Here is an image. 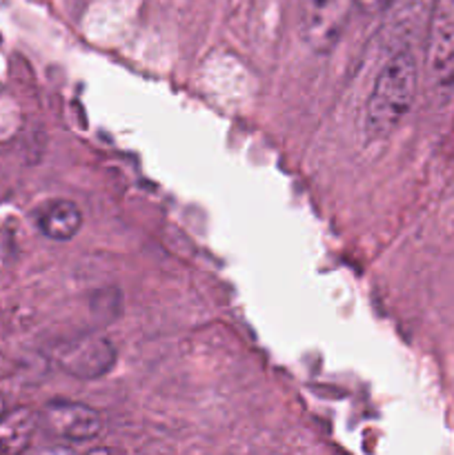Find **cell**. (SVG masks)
Returning <instances> with one entry per match:
<instances>
[{"label":"cell","mask_w":454,"mask_h":455,"mask_svg":"<svg viewBox=\"0 0 454 455\" xmlns=\"http://www.w3.org/2000/svg\"><path fill=\"white\" fill-rule=\"evenodd\" d=\"M116 349L105 338H83L69 349L62 351L61 367L76 378H101L114 367Z\"/></svg>","instance_id":"obj_5"},{"label":"cell","mask_w":454,"mask_h":455,"mask_svg":"<svg viewBox=\"0 0 454 455\" xmlns=\"http://www.w3.org/2000/svg\"><path fill=\"white\" fill-rule=\"evenodd\" d=\"M427 71L443 92H454V0H434L427 25Z\"/></svg>","instance_id":"obj_3"},{"label":"cell","mask_w":454,"mask_h":455,"mask_svg":"<svg viewBox=\"0 0 454 455\" xmlns=\"http://www.w3.org/2000/svg\"><path fill=\"white\" fill-rule=\"evenodd\" d=\"M418 67L409 49L396 52L378 71L365 109V127L372 138H385L409 114L417 98Z\"/></svg>","instance_id":"obj_1"},{"label":"cell","mask_w":454,"mask_h":455,"mask_svg":"<svg viewBox=\"0 0 454 455\" xmlns=\"http://www.w3.org/2000/svg\"><path fill=\"white\" fill-rule=\"evenodd\" d=\"M38 416L29 409H16L0 418V453H20L29 449Z\"/></svg>","instance_id":"obj_7"},{"label":"cell","mask_w":454,"mask_h":455,"mask_svg":"<svg viewBox=\"0 0 454 455\" xmlns=\"http://www.w3.org/2000/svg\"><path fill=\"white\" fill-rule=\"evenodd\" d=\"M354 0H298V31L314 53H329L345 34Z\"/></svg>","instance_id":"obj_2"},{"label":"cell","mask_w":454,"mask_h":455,"mask_svg":"<svg viewBox=\"0 0 454 455\" xmlns=\"http://www.w3.org/2000/svg\"><path fill=\"white\" fill-rule=\"evenodd\" d=\"M38 425L62 443H89L102 431V416L83 403L56 400L40 411Z\"/></svg>","instance_id":"obj_4"},{"label":"cell","mask_w":454,"mask_h":455,"mask_svg":"<svg viewBox=\"0 0 454 455\" xmlns=\"http://www.w3.org/2000/svg\"><path fill=\"white\" fill-rule=\"evenodd\" d=\"M4 413H7V403H4V395L0 394V418H3Z\"/></svg>","instance_id":"obj_9"},{"label":"cell","mask_w":454,"mask_h":455,"mask_svg":"<svg viewBox=\"0 0 454 455\" xmlns=\"http://www.w3.org/2000/svg\"><path fill=\"white\" fill-rule=\"evenodd\" d=\"M34 218L40 234L49 240H56V243H67V240L76 238L78 231L83 229V213H80L78 204L65 198L40 204Z\"/></svg>","instance_id":"obj_6"},{"label":"cell","mask_w":454,"mask_h":455,"mask_svg":"<svg viewBox=\"0 0 454 455\" xmlns=\"http://www.w3.org/2000/svg\"><path fill=\"white\" fill-rule=\"evenodd\" d=\"M392 4V0H354V7H359L363 13H377Z\"/></svg>","instance_id":"obj_8"}]
</instances>
